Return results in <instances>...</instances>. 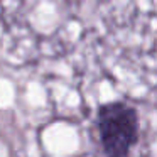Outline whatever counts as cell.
<instances>
[{
	"mask_svg": "<svg viewBox=\"0 0 157 157\" xmlns=\"http://www.w3.org/2000/svg\"><path fill=\"white\" fill-rule=\"evenodd\" d=\"M96 130L103 157H128L139 140V115L125 101L105 103L96 112Z\"/></svg>",
	"mask_w": 157,
	"mask_h": 157,
	"instance_id": "cell-1",
	"label": "cell"
}]
</instances>
